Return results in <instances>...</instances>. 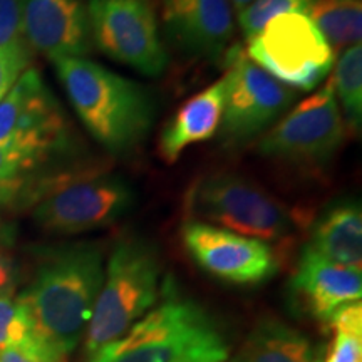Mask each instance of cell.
Listing matches in <instances>:
<instances>
[{
  "label": "cell",
  "mask_w": 362,
  "mask_h": 362,
  "mask_svg": "<svg viewBox=\"0 0 362 362\" xmlns=\"http://www.w3.org/2000/svg\"><path fill=\"white\" fill-rule=\"evenodd\" d=\"M226 81L218 79L200 94L188 99L160 134V155L175 163L189 146L208 141L218 133L225 107Z\"/></svg>",
  "instance_id": "2e32d148"
},
{
  "label": "cell",
  "mask_w": 362,
  "mask_h": 362,
  "mask_svg": "<svg viewBox=\"0 0 362 362\" xmlns=\"http://www.w3.org/2000/svg\"><path fill=\"white\" fill-rule=\"evenodd\" d=\"M230 2H232V7H235V11L242 12L243 8L250 6L253 0H230Z\"/></svg>",
  "instance_id": "f546056e"
},
{
  "label": "cell",
  "mask_w": 362,
  "mask_h": 362,
  "mask_svg": "<svg viewBox=\"0 0 362 362\" xmlns=\"http://www.w3.org/2000/svg\"><path fill=\"white\" fill-rule=\"evenodd\" d=\"M183 245L200 269L211 277L235 285H259L279 272V259L270 243L243 237L200 220L181 228Z\"/></svg>",
  "instance_id": "8fae6325"
},
{
  "label": "cell",
  "mask_w": 362,
  "mask_h": 362,
  "mask_svg": "<svg viewBox=\"0 0 362 362\" xmlns=\"http://www.w3.org/2000/svg\"><path fill=\"white\" fill-rule=\"evenodd\" d=\"M24 133L64 136L59 104L34 67L22 72L0 101V141Z\"/></svg>",
  "instance_id": "9a60e30c"
},
{
  "label": "cell",
  "mask_w": 362,
  "mask_h": 362,
  "mask_svg": "<svg viewBox=\"0 0 362 362\" xmlns=\"http://www.w3.org/2000/svg\"><path fill=\"white\" fill-rule=\"evenodd\" d=\"M62 136L24 133L0 141V188H13L24 198V185L30 171L47 160Z\"/></svg>",
  "instance_id": "ffe728a7"
},
{
  "label": "cell",
  "mask_w": 362,
  "mask_h": 362,
  "mask_svg": "<svg viewBox=\"0 0 362 362\" xmlns=\"http://www.w3.org/2000/svg\"><path fill=\"white\" fill-rule=\"evenodd\" d=\"M0 362H35L17 351H0Z\"/></svg>",
  "instance_id": "f1b7e54d"
},
{
  "label": "cell",
  "mask_w": 362,
  "mask_h": 362,
  "mask_svg": "<svg viewBox=\"0 0 362 362\" xmlns=\"http://www.w3.org/2000/svg\"><path fill=\"white\" fill-rule=\"evenodd\" d=\"M226 94L220 123V139L237 148L270 128L296 99V90L285 86L250 61L242 51L226 56Z\"/></svg>",
  "instance_id": "9c48e42d"
},
{
  "label": "cell",
  "mask_w": 362,
  "mask_h": 362,
  "mask_svg": "<svg viewBox=\"0 0 362 362\" xmlns=\"http://www.w3.org/2000/svg\"><path fill=\"white\" fill-rule=\"evenodd\" d=\"M307 16L324 35L334 52L337 49H347L361 44V0H314Z\"/></svg>",
  "instance_id": "44dd1931"
},
{
  "label": "cell",
  "mask_w": 362,
  "mask_h": 362,
  "mask_svg": "<svg viewBox=\"0 0 362 362\" xmlns=\"http://www.w3.org/2000/svg\"><path fill=\"white\" fill-rule=\"evenodd\" d=\"M188 211L210 225L262 240L280 242L293 232L291 210L253 181L233 173L203 176L187 197Z\"/></svg>",
  "instance_id": "8992f818"
},
{
  "label": "cell",
  "mask_w": 362,
  "mask_h": 362,
  "mask_svg": "<svg viewBox=\"0 0 362 362\" xmlns=\"http://www.w3.org/2000/svg\"><path fill=\"white\" fill-rule=\"evenodd\" d=\"M344 124L352 133H359L362 124V47L361 44L347 47L336 62L330 78Z\"/></svg>",
  "instance_id": "7402d4cb"
},
{
  "label": "cell",
  "mask_w": 362,
  "mask_h": 362,
  "mask_svg": "<svg viewBox=\"0 0 362 362\" xmlns=\"http://www.w3.org/2000/svg\"><path fill=\"white\" fill-rule=\"evenodd\" d=\"M344 136L346 124L329 79L322 89L297 104L267 131L259 143V153L287 165L317 168L336 156Z\"/></svg>",
  "instance_id": "ba28073f"
},
{
  "label": "cell",
  "mask_w": 362,
  "mask_h": 362,
  "mask_svg": "<svg viewBox=\"0 0 362 362\" xmlns=\"http://www.w3.org/2000/svg\"><path fill=\"white\" fill-rule=\"evenodd\" d=\"M161 300L88 362H226L232 344L202 304L165 280Z\"/></svg>",
  "instance_id": "7a4b0ae2"
},
{
  "label": "cell",
  "mask_w": 362,
  "mask_h": 362,
  "mask_svg": "<svg viewBox=\"0 0 362 362\" xmlns=\"http://www.w3.org/2000/svg\"><path fill=\"white\" fill-rule=\"evenodd\" d=\"M21 200V193L12 188H0V208L11 206Z\"/></svg>",
  "instance_id": "83f0119b"
},
{
  "label": "cell",
  "mask_w": 362,
  "mask_h": 362,
  "mask_svg": "<svg viewBox=\"0 0 362 362\" xmlns=\"http://www.w3.org/2000/svg\"><path fill=\"white\" fill-rule=\"evenodd\" d=\"M30 57L33 52L22 37L0 47V101L17 83L22 72L29 69Z\"/></svg>",
  "instance_id": "d4e9b609"
},
{
  "label": "cell",
  "mask_w": 362,
  "mask_h": 362,
  "mask_svg": "<svg viewBox=\"0 0 362 362\" xmlns=\"http://www.w3.org/2000/svg\"><path fill=\"white\" fill-rule=\"evenodd\" d=\"M88 16L94 45L107 57L149 78L165 72L168 54L144 0H90Z\"/></svg>",
  "instance_id": "30bf717a"
},
{
  "label": "cell",
  "mask_w": 362,
  "mask_h": 362,
  "mask_svg": "<svg viewBox=\"0 0 362 362\" xmlns=\"http://www.w3.org/2000/svg\"><path fill=\"white\" fill-rule=\"evenodd\" d=\"M161 264L155 245L123 238L112 248L84 336L86 357L123 337L158 300Z\"/></svg>",
  "instance_id": "277c9868"
},
{
  "label": "cell",
  "mask_w": 362,
  "mask_h": 362,
  "mask_svg": "<svg viewBox=\"0 0 362 362\" xmlns=\"http://www.w3.org/2000/svg\"><path fill=\"white\" fill-rule=\"evenodd\" d=\"M332 341L324 362H362V305L349 302L329 319Z\"/></svg>",
  "instance_id": "603a6c76"
},
{
  "label": "cell",
  "mask_w": 362,
  "mask_h": 362,
  "mask_svg": "<svg viewBox=\"0 0 362 362\" xmlns=\"http://www.w3.org/2000/svg\"><path fill=\"white\" fill-rule=\"evenodd\" d=\"M104 272V250L99 243L49 248L33 282L19 293L39 329L64 356H69L86 336Z\"/></svg>",
  "instance_id": "6da1fadb"
},
{
  "label": "cell",
  "mask_w": 362,
  "mask_h": 362,
  "mask_svg": "<svg viewBox=\"0 0 362 362\" xmlns=\"http://www.w3.org/2000/svg\"><path fill=\"white\" fill-rule=\"evenodd\" d=\"M22 0H0V47L21 39Z\"/></svg>",
  "instance_id": "4316f807"
},
{
  "label": "cell",
  "mask_w": 362,
  "mask_h": 362,
  "mask_svg": "<svg viewBox=\"0 0 362 362\" xmlns=\"http://www.w3.org/2000/svg\"><path fill=\"white\" fill-rule=\"evenodd\" d=\"M250 61L293 89L312 90L330 74L336 52L307 13H282L248 40Z\"/></svg>",
  "instance_id": "52a82bcc"
},
{
  "label": "cell",
  "mask_w": 362,
  "mask_h": 362,
  "mask_svg": "<svg viewBox=\"0 0 362 362\" xmlns=\"http://www.w3.org/2000/svg\"><path fill=\"white\" fill-rule=\"evenodd\" d=\"M21 35L52 62L88 57L94 49L88 8L79 0H22Z\"/></svg>",
  "instance_id": "7c38bea8"
},
{
  "label": "cell",
  "mask_w": 362,
  "mask_h": 362,
  "mask_svg": "<svg viewBox=\"0 0 362 362\" xmlns=\"http://www.w3.org/2000/svg\"><path fill=\"white\" fill-rule=\"evenodd\" d=\"M163 24L183 51L205 59H221L233 39L230 0H163Z\"/></svg>",
  "instance_id": "4fadbf2b"
},
{
  "label": "cell",
  "mask_w": 362,
  "mask_h": 362,
  "mask_svg": "<svg viewBox=\"0 0 362 362\" xmlns=\"http://www.w3.org/2000/svg\"><path fill=\"white\" fill-rule=\"evenodd\" d=\"M314 0H253L250 6L238 12V24L243 37L250 40L272 19L282 13H307Z\"/></svg>",
  "instance_id": "cb8c5ba5"
},
{
  "label": "cell",
  "mask_w": 362,
  "mask_h": 362,
  "mask_svg": "<svg viewBox=\"0 0 362 362\" xmlns=\"http://www.w3.org/2000/svg\"><path fill=\"white\" fill-rule=\"evenodd\" d=\"M29 203H34V221L45 232L79 235L128 215L136 193L119 176H57L33 189Z\"/></svg>",
  "instance_id": "5b68a950"
},
{
  "label": "cell",
  "mask_w": 362,
  "mask_h": 362,
  "mask_svg": "<svg viewBox=\"0 0 362 362\" xmlns=\"http://www.w3.org/2000/svg\"><path fill=\"white\" fill-rule=\"evenodd\" d=\"M13 233L12 226L0 225V297L16 296L17 287V264L13 257Z\"/></svg>",
  "instance_id": "484cf974"
},
{
  "label": "cell",
  "mask_w": 362,
  "mask_h": 362,
  "mask_svg": "<svg viewBox=\"0 0 362 362\" xmlns=\"http://www.w3.org/2000/svg\"><path fill=\"white\" fill-rule=\"evenodd\" d=\"M54 66L79 119L103 148L126 155L146 139L155 101L141 84L88 57H62Z\"/></svg>",
  "instance_id": "3957f363"
},
{
  "label": "cell",
  "mask_w": 362,
  "mask_h": 362,
  "mask_svg": "<svg viewBox=\"0 0 362 362\" xmlns=\"http://www.w3.org/2000/svg\"><path fill=\"white\" fill-rule=\"evenodd\" d=\"M226 362H324V352L284 320L262 317Z\"/></svg>",
  "instance_id": "e0dca14e"
},
{
  "label": "cell",
  "mask_w": 362,
  "mask_h": 362,
  "mask_svg": "<svg viewBox=\"0 0 362 362\" xmlns=\"http://www.w3.org/2000/svg\"><path fill=\"white\" fill-rule=\"evenodd\" d=\"M0 351H17L35 362H67L19 296L0 297Z\"/></svg>",
  "instance_id": "d6986e66"
},
{
  "label": "cell",
  "mask_w": 362,
  "mask_h": 362,
  "mask_svg": "<svg viewBox=\"0 0 362 362\" xmlns=\"http://www.w3.org/2000/svg\"><path fill=\"white\" fill-rule=\"evenodd\" d=\"M307 247L330 262L361 270L362 211L359 203L342 202L325 210L314 223Z\"/></svg>",
  "instance_id": "ac0fdd59"
},
{
  "label": "cell",
  "mask_w": 362,
  "mask_h": 362,
  "mask_svg": "<svg viewBox=\"0 0 362 362\" xmlns=\"http://www.w3.org/2000/svg\"><path fill=\"white\" fill-rule=\"evenodd\" d=\"M292 292L307 314L327 324L342 305L361 300L362 274L361 270L324 259L305 247L293 274Z\"/></svg>",
  "instance_id": "5bb4252c"
}]
</instances>
